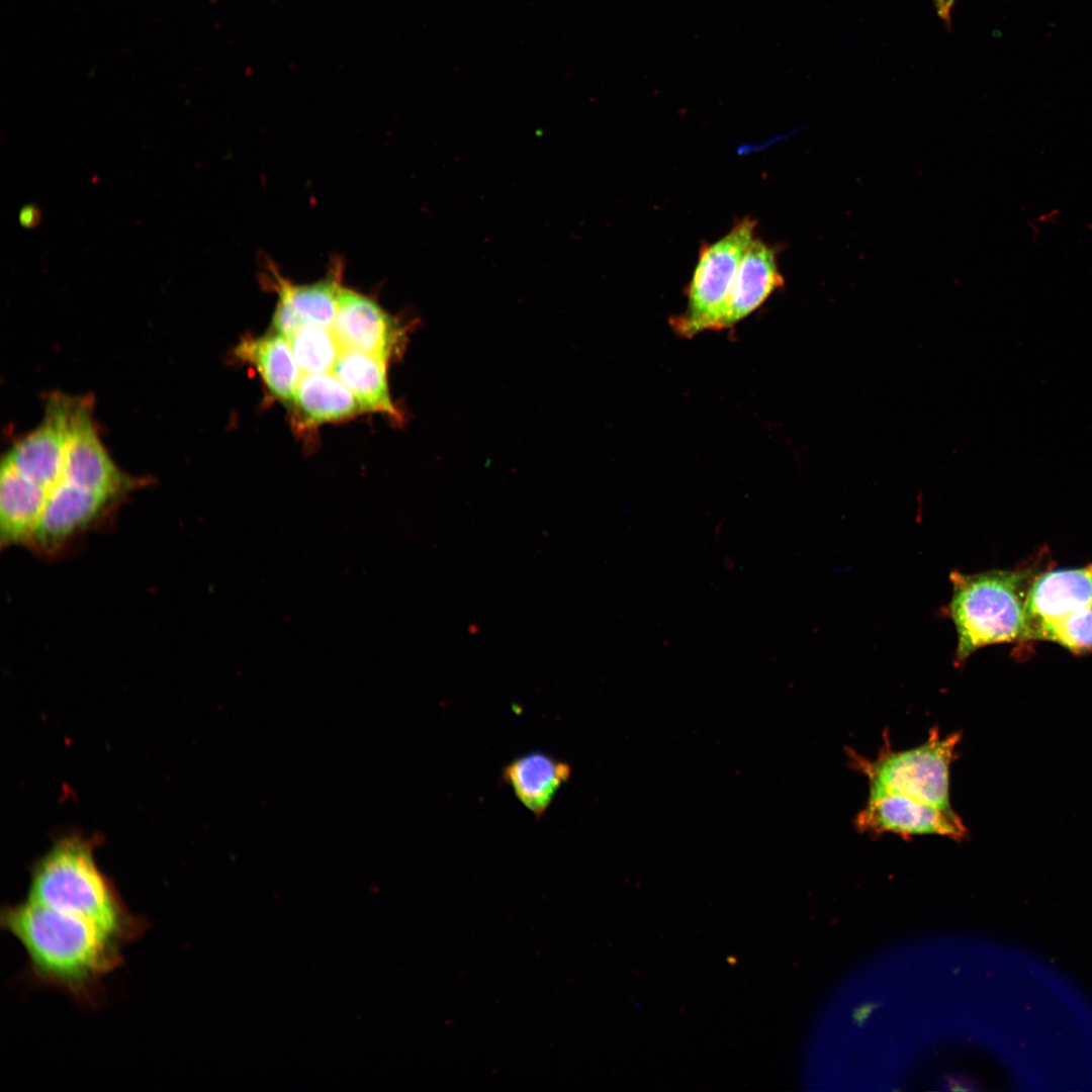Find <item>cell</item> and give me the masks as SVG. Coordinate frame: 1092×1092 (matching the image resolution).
Wrapping results in <instances>:
<instances>
[{"instance_id": "6da1fadb", "label": "cell", "mask_w": 1092, "mask_h": 1092, "mask_svg": "<svg viewBox=\"0 0 1092 1092\" xmlns=\"http://www.w3.org/2000/svg\"><path fill=\"white\" fill-rule=\"evenodd\" d=\"M0 925L26 954L24 978L96 1007L104 979L123 964L118 939L99 925L28 899L1 908Z\"/></svg>"}, {"instance_id": "7a4b0ae2", "label": "cell", "mask_w": 1092, "mask_h": 1092, "mask_svg": "<svg viewBox=\"0 0 1092 1092\" xmlns=\"http://www.w3.org/2000/svg\"><path fill=\"white\" fill-rule=\"evenodd\" d=\"M26 899L87 919L124 945L148 929L146 918L128 909L98 868L90 842L79 836L58 841L33 864Z\"/></svg>"}, {"instance_id": "3957f363", "label": "cell", "mask_w": 1092, "mask_h": 1092, "mask_svg": "<svg viewBox=\"0 0 1092 1092\" xmlns=\"http://www.w3.org/2000/svg\"><path fill=\"white\" fill-rule=\"evenodd\" d=\"M1035 575L1027 568L949 574L952 592L944 610L957 632V665L983 647L1024 641L1026 596Z\"/></svg>"}, {"instance_id": "277c9868", "label": "cell", "mask_w": 1092, "mask_h": 1092, "mask_svg": "<svg viewBox=\"0 0 1092 1092\" xmlns=\"http://www.w3.org/2000/svg\"><path fill=\"white\" fill-rule=\"evenodd\" d=\"M961 735L941 736L937 728L922 744L902 751L887 743L876 759L850 752L853 766L868 779L869 794H893L909 801L952 809L949 772Z\"/></svg>"}, {"instance_id": "5b68a950", "label": "cell", "mask_w": 1092, "mask_h": 1092, "mask_svg": "<svg viewBox=\"0 0 1092 1092\" xmlns=\"http://www.w3.org/2000/svg\"><path fill=\"white\" fill-rule=\"evenodd\" d=\"M754 230L755 221L744 218L722 239L702 249L689 285L687 309L670 321L680 337L719 330L739 266L754 241Z\"/></svg>"}, {"instance_id": "8992f818", "label": "cell", "mask_w": 1092, "mask_h": 1092, "mask_svg": "<svg viewBox=\"0 0 1092 1092\" xmlns=\"http://www.w3.org/2000/svg\"><path fill=\"white\" fill-rule=\"evenodd\" d=\"M118 499L62 479L47 492L27 548L56 558L82 534L102 524Z\"/></svg>"}, {"instance_id": "52a82bcc", "label": "cell", "mask_w": 1092, "mask_h": 1092, "mask_svg": "<svg viewBox=\"0 0 1092 1092\" xmlns=\"http://www.w3.org/2000/svg\"><path fill=\"white\" fill-rule=\"evenodd\" d=\"M855 826L860 832L874 835L927 834L962 840L967 834L962 818L953 809L913 802L893 794H869L855 817Z\"/></svg>"}, {"instance_id": "ba28073f", "label": "cell", "mask_w": 1092, "mask_h": 1092, "mask_svg": "<svg viewBox=\"0 0 1092 1092\" xmlns=\"http://www.w3.org/2000/svg\"><path fill=\"white\" fill-rule=\"evenodd\" d=\"M63 479L119 498L131 486L102 445L91 420L89 404L73 399Z\"/></svg>"}, {"instance_id": "9c48e42d", "label": "cell", "mask_w": 1092, "mask_h": 1092, "mask_svg": "<svg viewBox=\"0 0 1092 1092\" xmlns=\"http://www.w3.org/2000/svg\"><path fill=\"white\" fill-rule=\"evenodd\" d=\"M73 399H49L42 423L18 441L5 459L22 475L48 492L63 479Z\"/></svg>"}, {"instance_id": "30bf717a", "label": "cell", "mask_w": 1092, "mask_h": 1092, "mask_svg": "<svg viewBox=\"0 0 1092 1092\" xmlns=\"http://www.w3.org/2000/svg\"><path fill=\"white\" fill-rule=\"evenodd\" d=\"M333 333L342 350L385 358L397 349L401 332L395 321L370 297L341 288Z\"/></svg>"}, {"instance_id": "8fae6325", "label": "cell", "mask_w": 1092, "mask_h": 1092, "mask_svg": "<svg viewBox=\"0 0 1092 1092\" xmlns=\"http://www.w3.org/2000/svg\"><path fill=\"white\" fill-rule=\"evenodd\" d=\"M340 277V266L326 278L309 284H294L273 274L278 294L272 320L274 332L288 339L305 325L332 329L343 287Z\"/></svg>"}, {"instance_id": "7c38bea8", "label": "cell", "mask_w": 1092, "mask_h": 1092, "mask_svg": "<svg viewBox=\"0 0 1092 1092\" xmlns=\"http://www.w3.org/2000/svg\"><path fill=\"white\" fill-rule=\"evenodd\" d=\"M1092 608V563L1036 574L1025 602V636L1036 626Z\"/></svg>"}, {"instance_id": "4fadbf2b", "label": "cell", "mask_w": 1092, "mask_h": 1092, "mask_svg": "<svg viewBox=\"0 0 1092 1092\" xmlns=\"http://www.w3.org/2000/svg\"><path fill=\"white\" fill-rule=\"evenodd\" d=\"M783 286L784 278L779 271L776 250L754 240L739 266L719 330L739 323Z\"/></svg>"}, {"instance_id": "5bb4252c", "label": "cell", "mask_w": 1092, "mask_h": 1092, "mask_svg": "<svg viewBox=\"0 0 1092 1092\" xmlns=\"http://www.w3.org/2000/svg\"><path fill=\"white\" fill-rule=\"evenodd\" d=\"M0 469L1 545L27 547L40 518L47 491L18 472L5 458Z\"/></svg>"}, {"instance_id": "9a60e30c", "label": "cell", "mask_w": 1092, "mask_h": 1092, "mask_svg": "<svg viewBox=\"0 0 1092 1092\" xmlns=\"http://www.w3.org/2000/svg\"><path fill=\"white\" fill-rule=\"evenodd\" d=\"M571 775L570 765L547 753L534 751L509 762L504 781L535 817L544 815L554 796Z\"/></svg>"}, {"instance_id": "2e32d148", "label": "cell", "mask_w": 1092, "mask_h": 1092, "mask_svg": "<svg viewBox=\"0 0 1092 1092\" xmlns=\"http://www.w3.org/2000/svg\"><path fill=\"white\" fill-rule=\"evenodd\" d=\"M388 358L353 350H342L332 372L351 390L361 411L380 413L400 420L391 399L387 381Z\"/></svg>"}, {"instance_id": "e0dca14e", "label": "cell", "mask_w": 1092, "mask_h": 1092, "mask_svg": "<svg viewBox=\"0 0 1092 1092\" xmlns=\"http://www.w3.org/2000/svg\"><path fill=\"white\" fill-rule=\"evenodd\" d=\"M235 354L257 369L275 397L292 401L302 372L285 337L274 332L263 337L245 338L236 347Z\"/></svg>"}, {"instance_id": "ac0fdd59", "label": "cell", "mask_w": 1092, "mask_h": 1092, "mask_svg": "<svg viewBox=\"0 0 1092 1092\" xmlns=\"http://www.w3.org/2000/svg\"><path fill=\"white\" fill-rule=\"evenodd\" d=\"M292 402L312 425L344 420L361 411L354 394L332 371L303 373Z\"/></svg>"}, {"instance_id": "d6986e66", "label": "cell", "mask_w": 1092, "mask_h": 1092, "mask_svg": "<svg viewBox=\"0 0 1092 1092\" xmlns=\"http://www.w3.org/2000/svg\"><path fill=\"white\" fill-rule=\"evenodd\" d=\"M287 340L302 374L332 371L342 351L333 330L321 326H302Z\"/></svg>"}, {"instance_id": "ffe728a7", "label": "cell", "mask_w": 1092, "mask_h": 1092, "mask_svg": "<svg viewBox=\"0 0 1092 1092\" xmlns=\"http://www.w3.org/2000/svg\"><path fill=\"white\" fill-rule=\"evenodd\" d=\"M1031 640L1055 642L1077 654L1092 651V608L1036 626L1027 634Z\"/></svg>"}, {"instance_id": "44dd1931", "label": "cell", "mask_w": 1092, "mask_h": 1092, "mask_svg": "<svg viewBox=\"0 0 1092 1092\" xmlns=\"http://www.w3.org/2000/svg\"><path fill=\"white\" fill-rule=\"evenodd\" d=\"M940 1089L946 1091H976L978 1087L976 1083L969 1077L957 1074L947 1073L942 1075L939 1081Z\"/></svg>"}, {"instance_id": "7402d4cb", "label": "cell", "mask_w": 1092, "mask_h": 1092, "mask_svg": "<svg viewBox=\"0 0 1092 1092\" xmlns=\"http://www.w3.org/2000/svg\"><path fill=\"white\" fill-rule=\"evenodd\" d=\"M882 1003L880 1002H866L852 1011V1023L858 1027H862L870 1015L874 1010L878 1009Z\"/></svg>"}, {"instance_id": "603a6c76", "label": "cell", "mask_w": 1092, "mask_h": 1092, "mask_svg": "<svg viewBox=\"0 0 1092 1092\" xmlns=\"http://www.w3.org/2000/svg\"><path fill=\"white\" fill-rule=\"evenodd\" d=\"M957 0H933L934 6L938 16L946 23L950 25L951 10Z\"/></svg>"}, {"instance_id": "cb8c5ba5", "label": "cell", "mask_w": 1092, "mask_h": 1092, "mask_svg": "<svg viewBox=\"0 0 1092 1092\" xmlns=\"http://www.w3.org/2000/svg\"><path fill=\"white\" fill-rule=\"evenodd\" d=\"M35 212L36 211L32 210V208L24 209L20 214V220H21L22 224H24V225H29L31 223L33 224L34 219L36 218V216L34 214Z\"/></svg>"}, {"instance_id": "d4e9b609", "label": "cell", "mask_w": 1092, "mask_h": 1092, "mask_svg": "<svg viewBox=\"0 0 1092 1092\" xmlns=\"http://www.w3.org/2000/svg\"><path fill=\"white\" fill-rule=\"evenodd\" d=\"M959 972H960V968L953 969V973L958 974Z\"/></svg>"}]
</instances>
